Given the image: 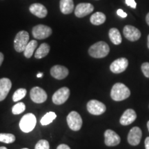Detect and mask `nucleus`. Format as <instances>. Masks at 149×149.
Returning a JSON list of instances; mask_svg holds the SVG:
<instances>
[{"instance_id": "1", "label": "nucleus", "mask_w": 149, "mask_h": 149, "mask_svg": "<svg viewBox=\"0 0 149 149\" xmlns=\"http://www.w3.org/2000/svg\"><path fill=\"white\" fill-rule=\"evenodd\" d=\"M130 95L129 88L122 83H116L113 85L111 91V97L114 101L120 102L126 100Z\"/></svg>"}, {"instance_id": "2", "label": "nucleus", "mask_w": 149, "mask_h": 149, "mask_svg": "<svg viewBox=\"0 0 149 149\" xmlns=\"http://www.w3.org/2000/svg\"><path fill=\"white\" fill-rule=\"evenodd\" d=\"M110 52V48L104 42H98L89 48L88 53L94 58H103L107 57Z\"/></svg>"}, {"instance_id": "3", "label": "nucleus", "mask_w": 149, "mask_h": 149, "mask_svg": "<svg viewBox=\"0 0 149 149\" xmlns=\"http://www.w3.org/2000/svg\"><path fill=\"white\" fill-rule=\"evenodd\" d=\"M29 42V34L25 31H19L17 34L14 40L15 49L18 53L24 52L26 46Z\"/></svg>"}, {"instance_id": "4", "label": "nucleus", "mask_w": 149, "mask_h": 149, "mask_svg": "<svg viewBox=\"0 0 149 149\" xmlns=\"http://www.w3.org/2000/svg\"><path fill=\"white\" fill-rule=\"evenodd\" d=\"M36 117L32 113L24 115L19 122V127L24 133H29L35 128L36 125Z\"/></svg>"}, {"instance_id": "5", "label": "nucleus", "mask_w": 149, "mask_h": 149, "mask_svg": "<svg viewBox=\"0 0 149 149\" xmlns=\"http://www.w3.org/2000/svg\"><path fill=\"white\" fill-rule=\"evenodd\" d=\"M66 120L69 128L74 131L79 130L82 126V119L76 111L70 112L67 116Z\"/></svg>"}, {"instance_id": "6", "label": "nucleus", "mask_w": 149, "mask_h": 149, "mask_svg": "<svg viewBox=\"0 0 149 149\" xmlns=\"http://www.w3.org/2000/svg\"><path fill=\"white\" fill-rule=\"evenodd\" d=\"M52 29L48 26L39 24L33 27L32 33L33 37L37 40H44L51 36L52 34Z\"/></svg>"}, {"instance_id": "7", "label": "nucleus", "mask_w": 149, "mask_h": 149, "mask_svg": "<svg viewBox=\"0 0 149 149\" xmlns=\"http://www.w3.org/2000/svg\"><path fill=\"white\" fill-rule=\"evenodd\" d=\"M87 110L91 114L94 115H100L103 114L107 110L105 104L98 100H90L87 104Z\"/></svg>"}, {"instance_id": "8", "label": "nucleus", "mask_w": 149, "mask_h": 149, "mask_svg": "<svg viewBox=\"0 0 149 149\" xmlns=\"http://www.w3.org/2000/svg\"><path fill=\"white\" fill-rule=\"evenodd\" d=\"M70 96V90L67 87H62L54 93L52 100L56 105H61L67 101Z\"/></svg>"}, {"instance_id": "9", "label": "nucleus", "mask_w": 149, "mask_h": 149, "mask_svg": "<svg viewBox=\"0 0 149 149\" xmlns=\"http://www.w3.org/2000/svg\"><path fill=\"white\" fill-rule=\"evenodd\" d=\"M30 96L32 101L37 104L44 103L47 100V94L46 91L40 87L36 86L31 89Z\"/></svg>"}, {"instance_id": "10", "label": "nucleus", "mask_w": 149, "mask_h": 149, "mask_svg": "<svg viewBox=\"0 0 149 149\" xmlns=\"http://www.w3.org/2000/svg\"><path fill=\"white\" fill-rule=\"evenodd\" d=\"M128 66V61L125 57L117 59L110 66V69L113 73L118 74L125 71Z\"/></svg>"}, {"instance_id": "11", "label": "nucleus", "mask_w": 149, "mask_h": 149, "mask_svg": "<svg viewBox=\"0 0 149 149\" xmlns=\"http://www.w3.org/2000/svg\"><path fill=\"white\" fill-rule=\"evenodd\" d=\"M123 33H124V37L130 42H135L141 37V32L139 30L130 25L124 26Z\"/></svg>"}, {"instance_id": "12", "label": "nucleus", "mask_w": 149, "mask_h": 149, "mask_svg": "<svg viewBox=\"0 0 149 149\" xmlns=\"http://www.w3.org/2000/svg\"><path fill=\"white\" fill-rule=\"evenodd\" d=\"M93 10H94V6L91 3H81L76 6L74 15L77 17L81 18L91 14Z\"/></svg>"}, {"instance_id": "13", "label": "nucleus", "mask_w": 149, "mask_h": 149, "mask_svg": "<svg viewBox=\"0 0 149 149\" xmlns=\"http://www.w3.org/2000/svg\"><path fill=\"white\" fill-rule=\"evenodd\" d=\"M142 137L141 130L137 126L132 128L128 135V142L132 146H137L140 143Z\"/></svg>"}, {"instance_id": "14", "label": "nucleus", "mask_w": 149, "mask_h": 149, "mask_svg": "<svg viewBox=\"0 0 149 149\" xmlns=\"http://www.w3.org/2000/svg\"><path fill=\"white\" fill-rule=\"evenodd\" d=\"M105 144L108 146H115L121 141V138L115 131L112 130H107L104 133Z\"/></svg>"}, {"instance_id": "15", "label": "nucleus", "mask_w": 149, "mask_h": 149, "mask_svg": "<svg viewBox=\"0 0 149 149\" xmlns=\"http://www.w3.org/2000/svg\"><path fill=\"white\" fill-rule=\"evenodd\" d=\"M52 77L57 79H63L66 78L68 74V70L66 67L61 65H55L51 69Z\"/></svg>"}, {"instance_id": "16", "label": "nucleus", "mask_w": 149, "mask_h": 149, "mask_svg": "<svg viewBox=\"0 0 149 149\" xmlns=\"http://www.w3.org/2000/svg\"><path fill=\"white\" fill-rule=\"evenodd\" d=\"M137 118V114L133 109H127L121 117L120 122L123 126L130 125Z\"/></svg>"}, {"instance_id": "17", "label": "nucleus", "mask_w": 149, "mask_h": 149, "mask_svg": "<svg viewBox=\"0 0 149 149\" xmlns=\"http://www.w3.org/2000/svg\"><path fill=\"white\" fill-rule=\"evenodd\" d=\"M12 87V83L8 78L0 79V102L3 101L8 95Z\"/></svg>"}, {"instance_id": "18", "label": "nucleus", "mask_w": 149, "mask_h": 149, "mask_svg": "<svg viewBox=\"0 0 149 149\" xmlns=\"http://www.w3.org/2000/svg\"><path fill=\"white\" fill-rule=\"evenodd\" d=\"M29 10L31 13L40 18H44L48 14V10L46 7L39 3H33L30 6Z\"/></svg>"}, {"instance_id": "19", "label": "nucleus", "mask_w": 149, "mask_h": 149, "mask_svg": "<svg viewBox=\"0 0 149 149\" xmlns=\"http://www.w3.org/2000/svg\"><path fill=\"white\" fill-rule=\"evenodd\" d=\"M59 8L63 14H70L74 10L73 0H60Z\"/></svg>"}, {"instance_id": "20", "label": "nucleus", "mask_w": 149, "mask_h": 149, "mask_svg": "<svg viewBox=\"0 0 149 149\" xmlns=\"http://www.w3.org/2000/svg\"><path fill=\"white\" fill-rule=\"evenodd\" d=\"M109 35L110 40L115 45H119V44L122 43V36H121L119 30L116 29V28H112L111 29H110Z\"/></svg>"}, {"instance_id": "21", "label": "nucleus", "mask_w": 149, "mask_h": 149, "mask_svg": "<svg viewBox=\"0 0 149 149\" xmlns=\"http://www.w3.org/2000/svg\"><path fill=\"white\" fill-rule=\"evenodd\" d=\"M50 51V46L46 43H43L35 53V57L36 59H42L45 57Z\"/></svg>"}, {"instance_id": "22", "label": "nucleus", "mask_w": 149, "mask_h": 149, "mask_svg": "<svg viewBox=\"0 0 149 149\" xmlns=\"http://www.w3.org/2000/svg\"><path fill=\"white\" fill-rule=\"evenodd\" d=\"M106 15L102 12H97L92 15L91 17L90 21L93 25L99 26L104 24L106 21Z\"/></svg>"}, {"instance_id": "23", "label": "nucleus", "mask_w": 149, "mask_h": 149, "mask_svg": "<svg viewBox=\"0 0 149 149\" xmlns=\"http://www.w3.org/2000/svg\"><path fill=\"white\" fill-rule=\"evenodd\" d=\"M37 46V42L36 40H31L28 43L24 51V55L26 58H31L34 53Z\"/></svg>"}, {"instance_id": "24", "label": "nucleus", "mask_w": 149, "mask_h": 149, "mask_svg": "<svg viewBox=\"0 0 149 149\" xmlns=\"http://www.w3.org/2000/svg\"><path fill=\"white\" fill-rule=\"evenodd\" d=\"M56 117H57V115L54 112H48L42 117L40 122L42 125L46 126L51 124L53 120H55Z\"/></svg>"}, {"instance_id": "25", "label": "nucleus", "mask_w": 149, "mask_h": 149, "mask_svg": "<svg viewBox=\"0 0 149 149\" xmlns=\"http://www.w3.org/2000/svg\"><path fill=\"white\" fill-rule=\"evenodd\" d=\"M15 141V136L10 133H0V141L6 144H11Z\"/></svg>"}, {"instance_id": "26", "label": "nucleus", "mask_w": 149, "mask_h": 149, "mask_svg": "<svg viewBox=\"0 0 149 149\" xmlns=\"http://www.w3.org/2000/svg\"><path fill=\"white\" fill-rule=\"evenodd\" d=\"M26 95V90L25 88H19L13 95V100L14 102H17L23 99Z\"/></svg>"}, {"instance_id": "27", "label": "nucleus", "mask_w": 149, "mask_h": 149, "mask_svg": "<svg viewBox=\"0 0 149 149\" xmlns=\"http://www.w3.org/2000/svg\"><path fill=\"white\" fill-rule=\"evenodd\" d=\"M26 110V106L23 102H19L13 107L12 112L14 115L21 114Z\"/></svg>"}, {"instance_id": "28", "label": "nucleus", "mask_w": 149, "mask_h": 149, "mask_svg": "<svg viewBox=\"0 0 149 149\" xmlns=\"http://www.w3.org/2000/svg\"><path fill=\"white\" fill-rule=\"evenodd\" d=\"M49 143L45 139H41L35 145V149H49Z\"/></svg>"}, {"instance_id": "29", "label": "nucleus", "mask_w": 149, "mask_h": 149, "mask_svg": "<svg viewBox=\"0 0 149 149\" xmlns=\"http://www.w3.org/2000/svg\"><path fill=\"white\" fill-rule=\"evenodd\" d=\"M141 68L145 77L149 78V62H145L142 64Z\"/></svg>"}, {"instance_id": "30", "label": "nucleus", "mask_w": 149, "mask_h": 149, "mask_svg": "<svg viewBox=\"0 0 149 149\" xmlns=\"http://www.w3.org/2000/svg\"><path fill=\"white\" fill-rule=\"evenodd\" d=\"M126 3L128 6L134 9L136 8V6H137V3H136L135 0H126Z\"/></svg>"}, {"instance_id": "31", "label": "nucleus", "mask_w": 149, "mask_h": 149, "mask_svg": "<svg viewBox=\"0 0 149 149\" xmlns=\"http://www.w3.org/2000/svg\"><path fill=\"white\" fill-rule=\"evenodd\" d=\"M117 14L120 17H121L123 18H125L127 17V14H126L124 10H122V9H118L117 11Z\"/></svg>"}, {"instance_id": "32", "label": "nucleus", "mask_w": 149, "mask_h": 149, "mask_svg": "<svg viewBox=\"0 0 149 149\" xmlns=\"http://www.w3.org/2000/svg\"><path fill=\"white\" fill-rule=\"evenodd\" d=\"M57 149H70V148L68 146V145L62 144L59 145V146H57Z\"/></svg>"}, {"instance_id": "33", "label": "nucleus", "mask_w": 149, "mask_h": 149, "mask_svg": "<svg viewBox=\"0 0 149 149\" xmlns=\"http://www.w3.org/2000/svg\"><path fill=\"white\" fill-rule=\"evenodd\" d=\"M145 148L146 149H149V137H146V139H145Z\"/></svg>"}, {"instance_id": "34", "label": "nucleus", "mask_w": 149, "mask_h": 149, "mask_svg": "<svg viewBox=\"0 0 149 149\" xmlns=\"http://www.w3.org/2000/svg\"><path fill=\"white\" fill-rule=\"evenodd\" d=\"M3 59H4V57H3V53H1V52H0V66H1V64H2V62H3Z\"/></svg>"}, {"instance_id": "35", "label": "nucleus", "mask_w": 149, "mask_h": 149, "mask_svg": "<svg viewBox=\"0 0 149 149\" xmlns=\"http://www.w3.org/2000/svg\"><path fill=\"white\" fill-rule=\"evenodd\" d=\"M146 23L149 26V13L148 14L146 15Z\"/></svg>"}, {"instance_id": "36", "label": "nucleus", "mask_w": 149, "mask_h": 149, "mask_svg": "<svg viewBox=\"0 0 149 149\" xmlns=\"http://www.w3.org/2000/svg\"><path fill=\"white\" fill-rule=\"evenodd\" d=\"M43 75H44V74H43L42 72H39V73L37 74V77H38V78H40V77H43Z\"/></svg>"}, {"instance_id": "37", "label": "nucleus", "mask_w": 149, "mask_h": 149, "mask_svg": "<svg viewBox=\"0 0 149 149\" xmlns=\"http://www.w3.org/2000/svg\"><path fill=\"white\" fill-rule=\"evenodd\" d=\"M148 49H149V35H148Z\"/></svg>"}, {"instance_id": "38", "label": "nucleus", "mask_w": 149, "mask_h": 149, "mask_svg": "<svg viewBox=\"0 0 149 149\" xmlns=\"http://www.w3.org/2000/svg\"><path fill=\"white\" fill-rule=\"evenodd\" d=\"M0 149H7V148H6L4 146H1L0 147Z\"/></svg>"}, {"instance_id": "39", "label": "nucleus", "mask_w": 149, "mask_h": 149, "mask_svg": "<svg viewBox=\"0 0 149 149\" xmlns=\"http://www.w3.org/2000/svg\"><path fill=\"white\" fill-rule=\"evenodd\" d=\"M147 127L148 128V131H149V121L148 122H147Z\"/></svg>"}, {"instance_id": "40", "label": "nucleus", "mask_w": 149, "mask_h": 149, "mask_svg": "<svg viewBox=\"0 0 149 149\" xmlns=\"http://www.w3.org/2000/svg\"><path fill=\"white\" fill-rule=\"evenodd\" d=\"M22 149H29V148H22Z\"/></svg>"}]
</instances>
